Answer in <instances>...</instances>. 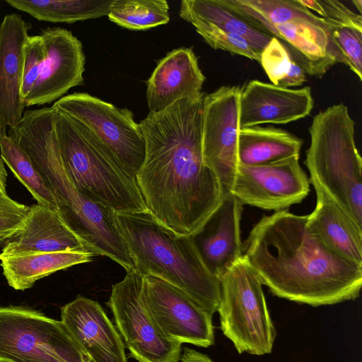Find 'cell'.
Listing matches in <instances>:
<instances>
[{
  "instance_id": "cell-35",
  "label": "cell",
  "mask_w": 362,
  "mask_h": 362,
  "mask_svg": "<svg viewBox=\"0 0 362 362\" xmlns=\"http://www.w3.org/2000/svg\"><path fill=\"white\" fill-rule=\"evenodd\" d=\"M180 360L182 362H213L207 355L189 347L184 348Z\"/></svg>"
},
{
  "instance_id": "cell-24",
  "label": "cell",
  "mask_w": 362,
  "mask_h": 362,
  "mask_svg": "<svg viewBox=\"0 0 362 362\" xmlns=\"http://www.w3.org/2000/svg\"><path fill=\"white\" fill-rule=\"evenodd\" d=\"M229 9L264 33L269 26L305 21L328 29V23L303 6L299 0H221Z\"/></svg>"
},
{
  "instance_id": "cell-12",
  "label": "cell",
  "mask_w": 362,
  "mask_h": 362,
  "mask_svg": "<svg viewBox=\"0 0 362 362\" xmlns=\"http://www.w3.org/2000/svg\"><path fill=\"white\" fill-rule=\"evenodd\" d=\"M309 191L299 157H291L261 165H238L231 194L243 205L279 211L301 202Z\"/></svg>"
},
{
  "instance_id": "cell-30",
  "label": "cell",
  "mask_w": 362,
  "mask_h": 362,
  "mask_svg": "<svg viewBox=\"0 0 362 362\" xmlns=\"http://www.w3.org/2000/svg\"><path fill=\"white\" fill-rule=\"evenodd\" d=\"M325 21L329 24L327 33L337 62L346 64L361 81L362 29Z\"/></svg>"
},
{
  "instance_id": "cell-28",
  "label": "cell",
  "mask_w": 362,
  "mask_h": 362,
  "mask_svg": "<svg viewBox=\"0 0 362 362\" xmlns=\"http://www.w3.org/2000/svg\"><path fill=\"white\" fill-rule=\"evenodd\" d=\"M109 20L132 30H146L170 21L165 0H112Z\"/></svg>"
},
{
  "instance_id": "cell-20",
  "label": "cell",
  "mask_w": 362,
  "mask_h": 362,
  "mask_svg": "<svg viewBox=\"0 0 362 362\" xmlns=\"http://www.w3.org/2000/svg\"><path fill=\"white\" fill-rule=\"evenodd\" d=\"M317 202L306 228L328 248L362 266V228L317 183Z\"/></svg>"
},
{
  "instance_id": "cell-5",
  "label": "cell",
  "mask_w": 362,
  "mask_h": 362,
  "mask_svg": "<svg viewBox=\"0 0 362 362\" xmlns=\"http://www.w3.org/2000/svg\"><path fill=\"white\" fill-rule=\"evenodd\" d=\"M354 121L346 106L333 105L313 119L304 161L309 182L321 187L362 225V159L354 139Z\"/></svg>"
},
{
  "instance_id": "cell-34",
  "label": "cell",
  "mask_w": 362,
  "mask_h": 362,
  "mask_svg": "<svg viewBox=\"0 0 362 362\" xmlns=\"http://www.w3.org/2000/svg\"><path fill=\"white\" fill-rule=\"evenodd\" d=\"M318 2L322 18L332 23L362 29L361 15L353 12L342 2L337 0H318Z\"/></svg>"
},
{
  "instance_id": "cell-11",
  "label": "cell",
  "mask_w": 362,
  "mask_h": 362,
  "mask_svg": "<svg viewBox=\"0 0 362 362\" xmlns=\"http://www.w3.org/2000/svg\"><path fill=\"white\" fill-rule=\"evenodd\" d=\"M144 276L146 305L166 338L204 348L214 344L211 314L169 283L151 275Z\"/></svg>"
},
{
  "instance_id": "cell-1",
  "label": "cell",
  "mask_w": 362,
  "mask_h": 362,
  "mask_svg": "<svg viewBox=\"0 0 362 362\" xmlns=\"http://www.w3.org/2000/svg\"><path fill=\"white\" fill-rule=\"evenodd\" d=\"M205 93L182 98L139 126L145 157L136 181L150 215L180 235L195 237L221 204L219 181L202 151Z\"/></svg>"
},
{
  "instance_id": "cell-9",
  "label": "cell",
  "mask_w": 362,
  "mask_h": 362,
  "mask_svg": "<svg viewBox=\"0 0 362 362\" xmlns=\"http://www.w3.org/2000/svg\"><path fill=\"white\" fill-rule=\"evenodd\" d=\"M52 106L83 124L122 168L136 177L144 160L145 141L131 110L86 93L64 96Z\"/></svg>"
},
{
  "instance_id": "cell-31",
  "label": "cell",
  "mask_w": 362,
  "mask_h": 362,
  "mask_svg": "<svg viewBox=\"0 0 362 362\" xmlns=\"http://www.w3.org/2000/svg\"><path fill=\"white\" fill-rule=\"evenodd\" d=\"M204 40L214 49H222L259 62V54L243 37L225 31L217 26L194 17H185Z\"/></svg>"
},
{
  "instance_id": "cell-19",
  "label": "cell",
  "mask_w": 362,
  "mask_h": 362,
  "mask_svg": "<svg viewBox=\"0 0 362 362\" xmlns=\"http://www.w3.org/2000/svg\"><path fill=\"white\" fill-rule=\"evenodd\" d=\"M243 205L231 193L224 196L202 231L194 238L202 257L218 279L240 257V220Z\"/></svg>"
},
{
  "instance_id": "cell-23",
  "label": "cell",
  "mask_w": 362,
  "mask_h": 362,
  "mask_svg": "<svg viewBox=\"0 0 362 362\" xmlns=\"http://www.w3.org/2000/svg\"><path fill=\"white\" fill-rule=\"evenodd\" d=\"M303 144L301 139L282 129L260 126L240 128L238 165H261L300 157Z\"/></svg>"
},
{
  "instance_id": "cell-33",
  "label": "cell",
  "mask_w": 362,
  "mask_h": 362,
  "mask_svg": "<svg viewBox=\"0 0 362 362\" xmlns=\"http://www.w3.org/2000/svg\"><path fill=\"white\" fill-rule=\"evenodd\" d=\"M30 206L11 199L7 193H0V245L22 227Z\"/></svg>"
},
{
  "instance_id": "cell-2",
  "label": "cell",
  "mask_w": 362,
  "mask_h": 362,
  "mask_svg": "<svg viewBox=\"0 0 362 362\" xmlns=\"http://www.w3.org/2000/svg\"><path fill=\"white\" fill-rule=\"evenodd\" d=\"M287 209L263 216L243 243V256L276 296L317 307L353 300L362 266L328 248Z\"/></svg>"
},
{
  "instance_id": "cell-36",
  "label": "cell",
  "mask_w": 362,
  "mask_h": 362,
  "mask_svg": "<svg viewBox=\"0 0 362 362\" xmlns=\"http://www.w3.org/2000/svg\"><path fill=\"white\" fill-rule=\"evenodd\" d=\"M7 177L8 173L5 168V164L0 156V193H7Z\"/></svg>"
},
{
  "instance_id": "cell-16",
  "label": "cell",
  "mask_w": 362,
  "mask_h": 362,
  "mask_svg": "<svg viewBox=\"0 0 362 362\" xmlns=\"http://www.w3.org/2000/svg\"><path fill=\"white\" fill-rule=\"evenodd\" d=\"M28 25L21 15L9 13L0 24V128H13L22 119L23 50Z\"/></svg>"
},
{
  "instance_id": "cell-21",
  "label": "cell",
  "mask_w": 362,
  "mask_h": 362,
  "mask_svg": "<svg viewBox=\"0 0 362 362\" xmlns=\"http://www.w3.org/2000/svg\"><path fill=\"white\" fill-rule=\"evenodd\" d=\"M264 33L276 37L306 74L322 76L337 62L326 30L305 21L268 27Z\"/></svg>"
},
{
  "instance_id": "cell-4",
  "label": "cell",
  "mask_w": 362,
  "mask_h": 362,
  "mask_svg": "<svg viewBox=\"0 0 362 362\" xmlns=\"http://www.w3.org/2000/svg\"><path fill=\"white\" fill-rule=\"evenodd\" d=\"M52 107L61 156L76 187L116 213H148L136 178L83 124Z\"/></svg>"
},
{
  "instance_id": "cell-29",
  "label": "cell",
  "mask_w": 362,
  "mask_h": 362,
  "mask_svg": "<svg viewBox=\"0 0 362 362\" xmlns=\"http://www.w3.org/2000/svg\"><path fill=\"white\" fill-rule=\"evenodd\" d=\"M261 64L271 83L282 88L299 86L306 81V73L295 62L282 43L275 37L259 55Z\"/></svg>"
},
{
  "instance_id": "cell-18",
  "label": "cell",
  "mask_w": 362,
  "mask_h": 362,
  "mask_svg": "<svg viewBox=\"0 0 362 362\" xmlns=\"http://www.w3.org/2000/svg\"><path fill=\"white\" fill-rule=\"evenodd\" d=\"M204 81L192 47H180L168 52L146 82L149 112L163 110L182 98L201 96Z\"/></svg>"
},
{
  "instance_id": "cell-26",
  "label": "cell",
  "mask_w": 362,
  "mask_h": 362,
  "mask_svg": "<svg viewBox=\"0 0 362 362\" xmlns=\"http://www.w3.org/2000/svg\"><path fill=\"white\" fill-rule=\"evenodd\" d=\"M112 0H6L11 7L40 21L73 23L109 13Z\"/></svg>"
},
{
  "instance_id": "cell-8",
  "label": "cell",
  "mask_w": 362,
  "mask_h": 362,
  "mask_svg": "<svg viewBox=\"0 0 362 362\" xmlns=\"http://www.w3.org/2000/svg\"><path fill=\"white\" fill-rule=\"evenodd\" d=\"M144 276L136 270L112 287L107 306L132 357L139 362H179L182 344L166 338L146 305Z\"/></svg>"
},
{
  "instance_id": "cell-17",
  "label": "cell",
  "mask_w": 362,
  "mask_h": 362,
  "mask_svg": "<svg viewBox=\"0 0 362 362\" xmlns=\"http://www.w3.org/2000/svg\"><path fill=\"white\" fill-rule=\"evenodd\" d=\"M0 257L23 252L76 250L90 252L60 212L35 204L19 230L2 244Z\"/></svg>"
},
{
  "instance_id": "cell-27",
  "label": "cell",
  "mask_w": 362,
  "mask_h": 362,
  "mask_svg": "<svg viewBox=\"0 0 362 362\" xmlns=\"http://www.w3.org/2000/svg\"><path fill=\"white\" fill-rule=\"evenodd\" d=\"M0 156L15 177L25 186L37 204L59 211L54 194L28 154L0 128Z\"/></svg>"
},
{
  "instance_id": "cell-25",
  "label": "cell",
  "mask_w": 362,
  "mask_h": 362,
  "mask_svg": "<svg viewBox=\"0 0 362 362\" xmlns=\"http://www.w3.org/2000/svg\"><path fill=\"white\" fill-rule=\"evenodd\" d=\"M179 16L182 19L194 17L238 35L245 38L259 55L272 38L229 9L221 0H182Z\"/></svg>"
},
{
  "instance_id": "cell-10",
  "label": "cell",
  "mask_w": 362,
  "mask_h": 362,
  "mask_svg": "<svg viewBox=\"0 0 362 362\" xmlns=\"http://www.w3.org/2000/svg\"><path fill=\"white\" fill-rule=\"evenodd\" d=\"M241 89L237 86H223L205 94L204 98L203 156L219 181L223 198L231 193L238 168Z\"/></svg>"
},
{
  "instance_id": "cell-15",
  "label": "cell",
  "mask_w": 362,
  "mask_h": 362,
  "mask_svg": "<svg viewBox=\"0 0 362 362\" xmlns=\"http://www.w3.org/2000/svg\"><path fill=\"white\" fill-rule=\"evenodd\" d=\"M314 105L311 89L286 88L252 80L241 89L240 128L263 124H284L308 116Z\"/></svg>"
},
{
  "instance_id": "cell-13",
  "label": "cell",
  "mask_w": 362,
  "mask_h": 362,
  "mask_svg": "<svg viewBox=\"0 0 362 362\" xmlns=\"http://www.w3.org/2000/svg\"><path fill=\"white\" fill-rule=\"evenodd\" d=\"M40 35L45 59L39 78L24 100L25 107L57 101L69 89L83 83L86 57L81 42L60 27L47 28Z\"/></svg>"
},
{
  "instance_id": "cell-3",
  "label": "cell",
  "mask_w": 362,
  "mask_h": 362,
  "mask_svg": "<svg viewBox=\"0 0 362 362\" xmlns=\"http://www.w3.org/2000/svg\"><path fill=\"white\" fill-rule=\"evenodd\" d=\"M116 219L136 271L179 288L211 315L218 311L220 281L194 237L176 234L149 213H116Z\"/></svg>"
},
{
  "instance_id": "cell-14",
  "label": "cell",
  "mask_w": 362,
  "mask_h": 362,
  "mask_svg": "<svg viewBox=\"0 0 362 362\" xmlns=\"http://www.w3.org/2000/svg\"><path fill=\"white\" fill-rule=\"evenodd\" d=\"M60 309V320L90 362H127L122 339L98 302L78 295Z\"/></svg>"
},
{
  "instance_id": "cell-7",
  "label": "cell",
  "mask_w": 362,
  "mask_h": 362,
  "mask_svg": "<svg viewBox=\"0 0 362 362\" xmlns=\"http://www.w3.org/2000/svg\"><path fill=\"white\" fill-rule=\"evenodd\" d=\"M0 362H90L62 322L23 305L0 306Z\"/></svg>"
},
{
  "instance_id": "cell-37",
  "label": "cell",
  "mask_w": 362,
  "mask_h": 362,
  "mask_svg": "<svg viewBox=\"0 0 362 362\" xmlns=\"http://www.w3.org/2000/svg\"><path fill=\"white\" fill-rule=\"evenodd\" d=\"M353 3L355 5V6L356 7V8L358 10V11L360 13L359 14L361 15V12H362V0H354Z\"/></svg>"
},
{
  "instance_id": "cell-6",
  "label": "cell",
  "mask_w": 362,
  "mask_h": 362,
  "mask_svg": "<svg viewBox=\"0 0 362 362\" xmlns=\"http://www.w3.org/2000/svg\"><path fill=\"white\" fill-rule=\"evenodd\" d=\"M219 281L221 300L217 312L223 334L239 354H270L276 332L255 271L243 256Z\"/></svg>"
},
{
  "instance_id": "cell-22",
  "label": "cell",
  "mask_w": 362,
  "mask_h": 362,
  "mask_svg": "<svg viewBox=\"0 0 362 362\" xmlns=\"http://www.w3.org/2000/svg\"><path fill=\"white\" fill-rule=\"evenodd\" d=\"M88 252H23L0 257V266L8 284L16 291L30 288L38 280L72 266L90 262Z\"/></svg>"
},
{
  "instance_id": "cell-32",
  "label": "cell",
  "mask_w": 362,
  "mask_h": 362,
  "mask_svg": "<svg viewBox=\"0 0 362 362\" xmlns=\"http://www.w3.org/2000/svg\"><path fill=\"white\" fill-rule=\"evenodd\" d=\"M45 49L40 35L28 36L23 50L21 95L25 100L35 86L41 73Z\"/></svg>"
}]
</instances>
